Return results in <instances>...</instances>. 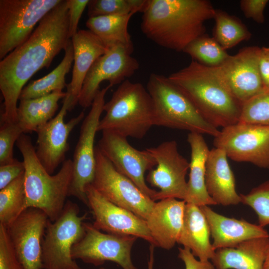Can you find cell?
Instances as JSON below:
<instances>
[{
	"label": "cell",
	"mask_w": 269,
	"mask_h": 269,
	"mask_svg": "<svg viewBox=\"0 0 269 269\" xmlns=\"http://www.w3.org/2000/svg\"><path fill=\"white\" fill-rule=\"evenodd\" d=\"M263 269H269V241L266 250Z\"/></svg>",
	"instance_id": "obj_44"
},
{
	"label": "cell",
	"mask_w": 269,
	"mask_h": 269,
	"mask_svg": "<svg viewBox=\"0 0 269 269\" xmlns=\"http://www.w3.org/2000/svg\"><path fill=\"white\" fill-rule=\"evenodd\" d=\"M209 225L215 250L234 247L250 240L269 237L268 231L259 225L241 219L229 218L213 211L208 206L200 207Z\"/></svg>",
	"instance_id": "obj_22"
},
{
	"label": "cell",
	"mask_w": 269,
	"mask_h": 269,
	"mask_svg": "<svg viewBox=\"0 0 269 269\" xmlns=\"http://www.w3.org/2000/svg\"><path fill=\"white\" fill-rule=\"evenodd\" d=\"M89 0H67L69 15V35L72 38L78 32V25Z\"/></svg>",
	"instance_id": "obj_40"
},
{
	"label": "cell",
	"mask_w": 269,
	"mask_h": 269,
	"mask_svg": "<svg viewBox=\"0 0 269 269\" xmlns=\"http://www.w3.org/2000/svg\"><path fill=\"white\" fill-rule=\"evenodd\" d=\"M183 52L193 60L210 67L221 65L230 56L213 37L206 34L191 42Z\"/></svg>",
	"instance_id": "obj_32"
},
{
	"label": "cell",
	"mask_w": 269,
	"mask_h": 269,
	"mask_svg": "<svg viewBox=\"0 0 269 269\" xmlns=\"http://www.w3.org/2000/svg\"><path fill=\"white\" fill-rule=\"evenodd\" d=\"M74 51L72 79L67 84L68 111L78 103L85 78L94 62L108 50L104 43L89 30H79L71 38Z\"/></svg>",
	"instance_id": "obj_20"
},
{
	"label": "cell",
	"mask_w": 269,
	"mask_h": 269,
	"mask_svg": "<svg viewBox=\"0 0 269 269\" xmlns=\"http://www.w3.org/2000/svg\"><path fill=\"white\" fill-rule=\"evenodd\" d=\"M261 47H244L221 65L213 67L233 96L242 105L266 88L259 70Z\"/></svg>",
	"instance_id": "obj_16"
},
{
	"label": "cell",
	"mask_w": 269,
	"mask_h": 269,
	"mask_svg": "<svg viewBox=\"0 0 269 269\" xmlns=\"http://www.w3.org/2000/svg\"><path fill=\"white\" fill-rule=\"evenodd\" d=\"M268 0H242L240 8L247 18L252 19L259 23L265 21L264 10Z\"/></svg>",
	"instance_id": "obj_39"
},
{
	"label": "cell",
	"mask_w": 269,
	"mask_h": 269,
	"mask_svg": "<svg viewBox=\"0 0 269 269\" xmlns=\"http://www.w3.org/2000/svg\"><path fill=\"white\" fill-rule=\"evenodd\" d=\"M215 10L207 0H147L141 30L156 44L183 51L205 34L204 23L213 18Z\"/></svg>",
	"instance_id": "obj_2"
},
{
	"label": "cell",
	"mask_w": 269,
	"mask_h": 269,
	"mask_svg": "<svg viewBox=\"0 0 269 269\" xmlns=\"http://www.w3.org/2000/svg\"><path fill=\"white\" fill-rule=\"evenodd\" d=\"M105 269V268H99V269Z\"/></svg>",
	"instance_id": "obj_45"
},
{
	"label": "cell",
	"mask_w": 269,
	"mask_h": 269,
	"mask_svg": "<svg viewBox=\"0 0 269 269\" xmlns=\"http://www.w3.org/2000/svg\"><path fill=\"white\" fill-rule=\"evenodd\" d=\"M85 192L96 228L111 234L139 238L155 246L145 220L109 201L91 184L86 187Z\"/></svg>",
	"instance_id": "obj_18"
},
{
	"label": "cell",
	"mask_w": 269,
	"mask_h": 269,
	"mask_svg": "<svg viewBox=\"0 0 269 269\" xmlns=\"http://www.w3.org/2000/svg\"><path fill=\"white\" fill-rule=\"evenodd\" d=\"M187 141L191 148V159L184 201L199 207L216 205L209 195L205 185L206 163L210 151L208 146L202 134L197 133H189Z\"/></svg>",
	"instance_id": "obj_24"
},
{
	"label": "cell",
	"mask_w": 269,
	"mask_h": 269,
	"mask_svg": "<svg viewBox=\"0 0 269 269\" xmlns=\"http://www.w3.org/2000/svg\"><path fill=\"white\" fill-rule=\"evenodd\" d=\"M147 0H92L88 4L89 17L123 15L142 12Z\"/></svg>",
	"instance_id": "obj_33"
},
{
	"label": "cell",
	"mask_w": 269,
	"mask_h": 269,
	"mask_svg": "<svg viewBox=\"0 0 269 269\" xmlns=\"http://www.w3.org/2000/svg\"><path fill=\"white\" fill-rule=\"evenodd\" d=\"M98 131H110L141 139L154 126V106L146 88L128 79L122 83L104 107Z\"/></svg>",
	"instance_id": "obj_5"
},
{
	"label": "cell",
	"mask_w": 269,
	"mask_h": 269,
	"mask_svg": "<svg viewBox=\"0 0 269 269\" xmlns=\"http://www.w3.org/2000/svg\"><path fill=\"white\" fill-rule=\"evenodd\" d=\"M96 168L91 185L104 198L145 220L155 203L130 179L119 172L95 147Z\"/></svg>",
	"instance_id": "obj_10"
},
{
	"label": "cell",
	"mask_w": 269,
	"mask_h": 269,
	"mask_svg": "<svg viewBox=\"0 0 269 269\" xmlns=\"http://www.w3.org/2000/svg\"><path fill=\"white\" fill-rule=\"evenodd\" d=\"M208 223L200 207L185 205L183 223L177 243L189 249L202 262L211 260L215 251L210 241Z\"/></svg>",
	"instance_id": "obj_25"
},
{
	"label": "cell",
	"mask_w": 269,
	"mask_h": 269,
	"mask_svg": "<svg viewBox=\"0 0 269 269\" xmlns=\"http://www.w3.org/2000/svg\"><path fill=\"white\" fill-rule=\"evenodd\" d=\"M24 173L0 190V224L5 227L24 210Z\"/></svg>",
	"instance_id": "obj_31"
},
{
	"label": "cell",
	"mask_w": 269,
	"mask_h": 269,
	"mask_svg": "<svg viewBox=\"0 0 269 269\" xmlns=\"http://www.w3.org/2000/svg\"><path fill=\"white\" fill-rule=\"evenodd\" d=\"M110 87L108 85L100 90L95 97L89 112L83 120L73 154V177L68 196L77 198L87 206L85 189L92 184L96 168L95 135L104 111L105 97Z\"/></svg>",
	"instance_id": "obj_9"
},
{
	"label": "cell",
	"mask_w": 269,
	"mask_h": 269,
	"mask_svg": "<svg viewBox=\"0 0 269 269\" xmlns=\"http://www.w3.org/2000/svg\"><path fill=\"white\" fill-rule=\"evenodd\" d=\"M146 149L156 162V168L149 171L146 177V181L151 186L159 189L153 200L166 198L184 200L189 162L179 153L176 141H165Z\"/></svg>",
	"instance_id": "obj_13"
},
{
	"label": "cell",
	"mask_w": 269,
	"mask_h": 269,
	"mask_svg": "<svg viewBox=\"0 0 269 269\" xmlns=\"http://www.w3.org/2000/svg\"><path fill=\"white\" fill-rule=\"evenodd\" d=\"M135 13L132 12L123 15L89 17L86 25L108 47L122 44L134 50V45L128 27L131 18Z\"/></svg>",
	"instance_id": "obj_28"
},
{
	"label": "cell",
	"mask_w": 269,
	"mask_h": 269,
	"mask_svg": "<svg viewBox=\"0 0 269 269\" xmlns=\"http://www.w3.org/2000/svg\"><path fill=\"white\" fill-rule=\"evenodd\" d=\"M84 234L73 246L72 258L99 266L106 261L119 265L123 269H138L133 263L132 249L137 238L105 233L93 225L84 223Z\"/></svg>",
	"instance_id": "obj_11"
},
{
	"label": "cell",
	"mask_w": 269,
	"mask_h": 269,
	"mask_svg": "<svg viewBox=\"0 0 269 269\" xmlns=\"http://www.w3.org/2000/svg\"><path fill=\"white\" fill-rule=\"evenodd\" d=\"M70 39L67 1L62 0L41 20L25 42L1 60L2 123L17 122V102L24 85L37 71L49 67Z\"/></svg>",
	"instance_id": "obj_1"
},
{
	"label": "cell",
	"mask_w": 269,
	"mask_h": 269,
	"mask_svg": "<svg viewBox=\"0 0 269 269\" xmlns=\"http://www.w3.org/2000/svg\"><path fill=\"white\" fill-rule=\"evenodd\" d=\"M0 269H25L11 244L5 226L0 224Z\"/></svg>",
	"instance_id": "obj_37"
},
{
	"label": "cell",
	"mask_w": 269,
	"mask_h": 269,
	"mask_svg": "<svg viewBox=\"0 0 269 269\" xmlns=\"http://www.w3.org/2000/svg\"><path fill=\"white\" fill-rule=\"evenodd\" d=\"M168 78L214 127L223 128L239 122L243 105L233 96L213 67L192 60Z\"/></svg>",
	"instance_id": "obj_3"
},
{
	"label": "cell",
	"mask_w": 269,
	"mask_h": 269,
	"mask_svg": "<svg viewBox=\"0 0 269 269\" xmlns=\"http://www.w3.org/2000/svg\"><path fill=\"white\" fill-rule=\"evenodd\" d=\"M133 51L123 45H115L94 62L82 86L78 101L81 107L91 106L102 82L107 81L112 87L121 84L135 73L139 64L131 55Z\"/></svg>",
	"instance_id": "obj_15"
},
{
	"label": "cell",
	"mask_w": 269,
	"mask_h": 269,
	"mask_svg": "<svg viewBox=\"0 0 269 269\" xmlns=\"http://www.w3.org/2000/svg\"><path fill=\"white\" fill-rule=\"evenodd\" d=\"M16 145L25 164L24 209H39L53 222L62 213L69 196L73 177L72 160H65L56 174H50L39 160L29 136L22 134Z\"/></svg>",
	"instance_id": "obj_4"
},
{
	"label": "cell",
	"mask_w": 269,
	"mask_h": 269,
	"mask_svg": "<svg viewBox=\"0 0 269 269\" xmlns=\"http://www.w3.org/2000/svg\"><path fill=\"white\" fill-rule=\"evenodd\" d=\"M63 105L58 114L36 131L37 135L36 155L40 163L50 174L65 160L69 146L68 139L73 129L85 118L84 112L68 122L64 117L68 111V101L64 98Z\"/></svg>",
	"instance_id": "obj_19"
},
{
	"label": "cell",
	"mask_w": 269,
	"mask_h": 269,
	"mask_svg": "<svg viewBox=\"0 0 269 269\" xmlns=\"http://www.w3.org/2000/svg\"><path fill=\"white\" fill-rule=\"evenodd\" d=\"M269 241L258 238L217 249L211 260L215 269H263Z\"/></svg>",
	"instance_id": "obj_26"
},
{
	"label": "cell",
	"mask_w": 269,
	"mask_h": 269,
	"mask_svg": "<svg viewBox=\"0 0 269 269\" xmlns=\"http://www.w3.org/2000/svg\"><path fill=\"white\" fill-rule=\"evenodd\" d=\"M48 221L47 216L42 210L29 207L5 227L25 269H43L42 243Z\"/></svg>",
	"instance_id": "obj_17"
},
{
	"label": "cell",
	"mask_w": 269,
	"mask_h": 269,
	"mask_svg": "<svg viewBox=\"0 0 269 269\" xmlns=\"http://www.w3.org/2000/svg\"><path fill=\"white\" fill-rule=\"evenodd\" d=\"M24 132L16 122L2 123L0 129V165L12 161L13 147Z\"/></svg>",
	"instance_id": "obj_36"
},
{
	"label": "cell",
	"mask_w": 269,
	"mask_h": 269,
	"mask_svg": "<svg viewBox=\"0 0 269 269\" xmlns=\"http://www.w3.org/2000/svg\"><path fill=\"white\" fill-rule=\"evenodd\" d=\"M62 0H0V59L25 42Z\"/></svg>",
	"instance_id": "obj_8"
},
{
	"label": "cell",
	"mask_w": 269,
	"mask_h": 269,
	"mask_svg": "<svg viewBox=\"0 0 269 269\" xmlns=\"http://www.w3.org/2000/svg\"><path fill=\"white\" fill-rule=\"evenodd\" d=\"M25 172L24 161L14 158L0 165V190L7 186Z\"/></svg>",
	"instance_id": "obj_38"
},
{
	"label": "cell",
	"mask_w": 269,
	"mask_h": 269,
	"mask_svg": "<svg viewBox=\"0 0 269 269\" xmlns=\"http://www.w3.org/2000/svg\"><path fill=\"white\" fill-rule=\"evenodd\" d=\"M225 152L220 148L210 150L206 163L207 191L216 204L224 206L241 203L236 189L235 178Z\"/></svg>",
	"instance_id": "obj_23"
},
{
	"label": "cell",
	"mask_w": 269,
	"mask_h": 269,
	"mask_svg": "<svg viewBox=\"0 0 269 269\" xmlns=\"http://www.w3.org/2000/svg\"><path fill=\"white\" fill-rule=\"evenodd\" d=\"M154 106V126L207 134L220 131L200 114L188 96L163 75L150 74L146 86Z\"/></svg>",
	"instance_id": "obj_6"
},
{
	"label": "cell",
	"mask_w": 269,
	"mask_h": 269,
	"mask_svg": "<svg viewBox=\"0 0 269 269\" xmlns=\"http://www.w3.org/2000/svg\"><path fill=\"white\" fill-rule=\"evenodd\" d=\"M241 203L251 207L262 227L269 225V180L253 188L246 194H240Z\"/></svg>",
	"instance_id": "obj_35"
},
{
	"label": "cell",
	"mask_w": 269,
	"mask_h": 269,
	"mask_svg": "<svg viewBox=\"0 0 269 269\" xmlns=\"http://www.w3.org/2000/svg\"><path fill=\"white\" fill-rule=\"evenodd\" d=\"M66 93L61 90L45 96L20 100L17 110V122L24 133L36 132L39 128L53 118L58 108V102Z\"/></svg>",
	"instance_id": "obj_27"
},
{
	"label": "cell",
	"mask_w": 269,
	"mask_h": 269,
	"mask_svg": "<svg viewBox=\"0 0 269 269\" xmlns=\"http://www.w3.org/2000/svg\"><path fill=\"white\" fill-rule=\"evenodd\" d=\"M259 70L266 88H269V47H262L259 57Z\"/></svg>",
	"instance_id": "obj_42"
},
{
	"label": "cell",
	"mask_w": 269,
	"mask_h": 269,
	"mask_svg": "<svg viewBox=\"0 0 269 269\" xmlns=\"http://www.w3.org/2000/svg\"><path fill=\"white\" fill-rule=\"evenodd\" d=\"M239 122L269 127V88L243 104Z\"/></svg>",
	"instance_id": "obj_34"
},
{
	"label": "cell",
	"mask_w": 269,
	"mask_h": 269,
	"mask_svg": "<svg viewBox=\"0 0 269 269\" xmlns=\"http://www.w3.org/2000/svg\"><path fill=\"white\" fill-rule=\"evenodd\" d=\"M154 247L152 245H150L149 247V258L148 261V269H153L154 260Z\"/></svg>",
	"instance_id": "obj_43"
},
{
	"label": "cell",
	"mask_w": 269,
	"mask_h": 269,
	"mask_svg": "<svg viewBox=\"0 0 269 269\" xmlns=\"http://www.w3.org/2000/svg\"><path fill=\"white\" fill-rule=\"evenodd\" d=\"M213 144L234 161L269 168V127L238 122L220 131Z\"/></svg>",
	"instance_id": "obj_12"
},
{
	"label": "cell",
	"mask_w": 269,
	"mask_h": 269,
	"mask_svg": "<svg viewBox=\"0 0 269 269\" xmlns=\"http://www.w3.org/2000/svg\"><path fill=\"white\" fill-rule=\"evenodd\" d=\"M178 257L185 265V269H215L209 261L202 262L197 260L190 250L186 248H179Z\"/></svg>",
	"instance_id": "obj_41"
},
{
	"label": "cell",
	"mask_w": 269,
	"mask_h": 269,
	"mask_svg": "<svg viewBox=\"0 0 269 269\" xmlns=\"http://www.w3.org/2000/svg\"><path fill=\"white\" fill-rule=\"evenodd\" d=\"M79 213L78 205L67 200L58 218L49 220L42 243L43 269H81L71 255L73 245L85 232L87 214Z\"/></svg>",
	"instance_id": "obj_7"
},
{
	"label": "cell",
	"mask_w": 269,
	"mask_h": 269,
	"mask_svg": "<svg viewBox=\"0 0 269 269\" xmlns=\"http://www.w3.org/2000/svg\"><path fill=\"white\" fill-rule=\"evenodd\" d=\"M213 19V38L225 50L243 41L249 40L252 34L238 17L226 11L215 9Z\"/></svg>",
	"instance_id": "obj_30"
},
{
	"label": "cell",
	"mask_w": 269,
	"mask_h": 269,
	"mask_svg": "<svg viewBox=\"0 0 269 269\" xmlns=\"http://www.w3.org/2000/svg\"><path fill=\"white\" fill-rule=\"evenodd\" d=\"M64 51L62 60L54 69L41 78L31 82L23 88L19 100L45 96L55 91H62L66 87L65 76L69 72L74 60L71 39L69 40Z\"/></svg>",
	"instance_id": "obj_29"
},
{
	"label": "cell",
	"mask_w": 269,
	"mask_h": 269,
	"mask_svg": "<svg viewBox=\"0 0 269 269\" xmlns=\"http://www.w3.org/2000/svg\"><path fill=\"white\" fill-rule=\"evenodd\" d=\"M97 146L120 173L130 179L146 196L153 200L157 191L146 183L144 175L156 165L154 157L146 149H137L127 137L110 131H102ZM154 201V200H153Z\"/></svg>",
	"instance_id": "obj_14"
},
{
	"label": "cell",
	"mask_w": 269,
	"mask_h": 269,
	"mask_svg": "<svg viewBox=\"0 0 269 269\" xmlns=\"http://www.w3.org/2000/svg\"><path fill=\"white\" fill-rule=\"evenodd\" d=\"M186 202L176 198L155 202L145 220L155 247L172 249L177 243L182 230Z\"/></svg>",
	"instance_id": "obj_21"
}]
</instances>
